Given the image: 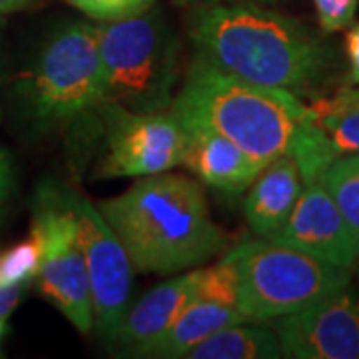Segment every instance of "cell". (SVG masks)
Wrapping results in <instances>:
<instances>
[{"label": "cell", "instance_id": "obj_1", "mask_svg": "<svg viewBox=\"0 0 359 359\" xmlns=\"http://www.w3.org/2000/svg\"><path fill=\"white\" fill-rule=\"evenodd\" d=\"M196 58L230 76L313 100L327 86L337 54L308 25L257 2L188 8Z\"/></svg>", "mask_w": 359, "mask_h": 359}, {"label": "cell", "instance_id": "obj_2", "mask_svg": "<svg viewBox=\"0 0 359 359\" xmlns=\"http://www.w3.org/2000/svg\"><path fill=\"white\" fill-rule=\"evenodd\" d=\"M134 271L180 273L228 248V233L210 214L200 180L162 172L142 176L116 198L98 202Z\"/></svg>", "mask_w": 359, "mask_h": 359}, {"label": "cell", "instance_id": "obj_3", "mask_svg": "<svg viewBox=\"0 0 359 359\" xmlns=\"http://www.w3.org/2000/svg\"><path fill=\"white\" fill-rule=\"evenodd\" d=\"M170 110L182 122L226 136L266 166L292 154L308 104L292 92L230 76L196 58Z\"/></svg>", "mask_w": 359, "mask_h": 359}, {"label": "cell", "instance_id": "obj_4", "mask_svg": "<svg viewBox=\"0 0 359 359\" xmlns=\"http://www.w3.org/2000/svg\"><path fill=\"white\" fill-rule=\"evenodd\" d=\"M13 98L34 134L72 128L98 114L106 80L96 25L78 20L56 26L16 78Z\"/></svg>", "mask_w": 359, "mask_h": 359}, {"label": "cell", "instance_id": "obj_5", "mask_svg": "<svg viewBox=\"0 0 359 359\" xmlns=\"http://www.w3.org/2000/svg\"><path fill=\"white\" fill-rule=\"evenodd\" d=\"M106 100L134 112H166L174 102L180 44L162 14L150 8L138 16L98 22Z\"/></svg>", "mask_w": 359, "mask_h": 359}, {"label": "cell", "instance_id": "obj_6", "mask_svg": "<svg viewBox=\"0 0 359 359\" xmlns=\"http://www.w3.org/2000/svg\"><path fill=\"white\" fill-rule=\"evenodd\" d=\"M238 271V309L248 321H273L351 283L339 268L292 245L262 238L226 254Z\"/></svg>", "mask_w": 359, "mask_h": 359}, {"label": "cell", "instance_id": "obj_7", "mask_svg": "<svg viewBox=\"0 0 359 359\" xmlns=\"http://www.w3.org/2000/svg\"><path fill=\"white\" fill-rule=\"evenodd\" d=\"M30 233L40 244V294L80 334H90L94 327L92 294L70 192L40 186L32 202Z\"/></svg>", "mask_w": 359, "mask_h": 359}, {"label": "cell", "instance_id": "obj_8", "mask_svg": "<svg viewBox=\"0 0 359 359\" xmlns=\"http://www.w3.org/2000/svg\"><path fill=\"white\" fill-rule=\"evenodd\" d=\"M98 118L104 130L98 178H142L182 166L186 132L172 110L134 112L104 100Z\"/></svg>", "mask_w": 359, "mask_h": 359}, {"label": "cell", "instance_id": "obj_9", "mask_svg": "<svg viewBox=\"0 0 359 359\" xmlns=\"http://www.w3.org/2000/svg\"><path fill=\"white\" fill-rule=\"evenodd\" d=\"M70 204L76 218L78 238L86 259L94 327L106 341L114 335L132 306V262L116 238L98 205L70 192Z\"/></svg>", "mask_w": 359, "mask_h": 359}, {"label": "cell", "instance_id": "obj_10", "mask_svg": "<svg viewBox=\"0 0 359 359\" xmlns=\"http://www.w3.org/2000/svg\"><path fill=\"white\" fill-rule=\"evenodd\" d=\"M271 327L283 358L359 359V292L347 283Z\"/></svg>", "mask_w": 359, "mask_h": 359}, {"label": "cell", "instance_id": "obj_11", "mask_svg": "<svg viewBox=\"0 0 359 359\" xmlns=\"http://www.w3.org/2000/svg\"><path fill=\"white\" fill-rule=\"evenodd\" d=\"M355 154H359V100L346 86L332 98H313L292 148L304 184L320 180L337 160Z\"/></svg>", "mask_w": 359, "mask_h": 359}, {"label": "cell", "instance_id": "obj_12", "mask_svg": "<svg viewBox=\"0 0 359 359\" xmlns=\"http://www.w3.org/2000/svg\"><path fill=\"white\" fill-rule=\"evenodd\" d=\"M269 240L297 248L339 268L359 264V248L341 210L320 180L306 182L290 219Z\"/></svg>", "mask_w": 359, "mask_h": 359}, {"label": "cell", "instance_id": "obj_13", "mask_svg": "<svg viewBox=\"0 0 359 359\" xmlns=\"http://www.w3.org/2000/svg\"><path fill=\"white\" fill-rule=\"evenodd\" d=\"M182 126L186 132L182 166L188 168L205 186L226 194H242L264 168V164L218 132L194 122H182Z\"/></svg>", "mask_w": 359, "mask_h": 359}, {"label": "cell", "instance_id": "obj_14", "mask_svg": "<svg viewBox=\"0 0 359 359\" xmlns=\"http://www.w3.org/2000/svg\"><path fill=\"white\" fill-rule=\"evenodd\" d=\"M194 287L196 269L178 273L150 290L142 299L130 306L112 344H118L126 355L134 358L142 347L152 344L174 323L182 309L194 299Z\"/></svg>", "mask_w": 359, "mask_h": 359}, {"label": "cell", "instance_id": "obj_15", "mask_svg": "<svg viewBox=\"0 0 359 359\" xmlns=\"http://www.w3.org/2000/svg\"><path fill=\"white\" fill-rule=\"evenodd\" d=\"M304 190V178L292 154H283L259 170L248 188L244 216L259 238H271L285 226Z\"/></svg>", "mask_w": 359, "mask_h": 359}, {"label": "cell", "instance_id": "obj_16", "mask_svg": "<svg viewBox=\"0 0 359 359\" xmlns=\"http://www.w3.org/2000/svg\"><path fill=\"white\" fill-rule=\"evenodd\" d=\"M245 316L233 306L214 304L192 299L186 308L182 309L174 323L164 334L152 344L142 347L134 358H156V359H176L184 358L196 344L210 337L224 327H230L236 323H242Z\"/></svg>", "mask_w": 359, "mask_h": 359}, {"label": "cell", "instance_id": "obj_17", "mask_svg": "<svg viewBox=\"0 0 359 359\" xmlns=\"http://www.w3.org/2000/svg\"><path fill=\"white\" fill-rule=\"evenodd\" d=\"M186 359H278L282 347L273 327L259 321H242L202 339L184 355Z\"/></svg>", "mask_w": 359, "mask_h": 359}, {"label": "cell", "instance_id": "obj_18", "mask_svg": "<svg viewBox=\"0 0 359 359\" xmlns=\"http://www.w3.org/2000/svg\"><path fill=\"white\" fill-rule=\"evenodd\" d=\"M320 182L341 210L359 248V154L337 160L323 172Z\"/></svg>", "mask_w": 359, "mask_h": 359}, {"label": "cell", "instance_id": "obj_19", "mask_svg": "<svg viewBox=\"0 0 359 359\" xmlns=\"http://www.w3.org/2000/svg\"><path fill=\"white\" fill-rule=\"evenodd\" d=\"M194 299L238 308V271L230 257L224 256L210 268L196 269Z\"/></svg>", "mask_w": 359, "mask_h": 359}, {"label": "cell", "instance_id": "obj_20", "mask_svg": "<svg viewBox=\"0 0 359 359\" xmlns=\"http://www.w3.org/2000/svg\"><path fill=\"white\" fill-rule=\"evenodd\" d=\"M40 268V244L30 233L26 240L0 252V287L28 285Z\"/></svg>", "mask_w": 359, "mask_h": 359}, {"label": "cell", "instance_id": "obj_21", "mask_svg": "<svg viewBox=\"0 0 359 359\" xmlns=\"http://www.w3.org/2000/svg\"><path fill=\"white\" fill-rule=\"evenodd\" d=\"M74 8L96 22H112L138 16L154 8L156 0H68Z\"/></svg>", "mask_w": 359, "mask_h": 359}, {"label": "cell", "instance_id": "obj_22", "mask_svg": "<svg viewBox=\"0 0 359 359\" xmlns=\"http://www.w3.org/2000/svg\"><path fill=\"white\" fill-rule=\"evenodd\" d=\"M313 6L323 34H332L353 25L359 0H313Z\"/></svg>", "mask_w": 359, "mask_h": 359}, {"label": "cell", "instance_id": "obj_23", "mask_svg": "<svg viewBox=\"0 0 359 359\" xmlns=\"http://www.w3.org/2000/svg\"><path fill=\"white\" fill-rule=\"evenodd\" d=\"M14 182H16V172H14L13 156L6 148H0V219L14 192Z\"/></svg>", "mask_w": 359, "mask_h": 359}, {"label": "cell", "instance_id": "obj_24", "mask_svg": "<svg viewBox=\"0 0 359 359\" xmlns=\"http://www.w3.org/2000/svg\"><path fill=\"white\" fill-rule=\"evenodd\" d=\"M346 54L349 62V86H359V25H351L346 28Z\"/></svg>", "mask_w": 359, "mask_h": 359}, {"label": "cell", "instance_id": "obj_25", "mask_svg": "<svg viewBox=\"0 0 359 359\" xmlns=\"http://www.w3.org/2000/svg\"><path fill=\"white\" fill-rule=\"evenodd\" d=\"M28 285H11V287H0V323H6V320L13 316V311L18 308L22 295Z\"/></svg>", "mask_w": 359, "mask_h": 359}, {"label": "cell", "instance_id": "obj_26", "mask_svg": "<svg viewBox=\"0 0 359 359\" xmlns=\"http://www.w3.org/2000/svg\"><path fill=\"white\" fill-rule=\"evenodd\" d=\"M180 6L194 8V6H202V4H218V2H257V4H273L278 0H174Z\"/></svg>", "mask_w": 359, "mask_h": 359}, {"label": "cell", "instance_id": "obj_27", "mask_svg": "<svg viewBox=\"0 0 359 359\" xmlns=\"http://www.w3.org/2000/svg\"><path fill=\"white\" fill-rule=\"evenodd\" d=\"M28 2H32V0H0V16L25 8Z\"/></svg>", "mask_w": 359, "mask_h": 359}, {"label": "cell", "instance_id": "obj_28", "mask_svg": "<svg viewBox=\"0 0 359 359\" xmlns=\"http://www.w3.org/2000/svg\"><path fill=\"white\" fill-rule=\"evenodd\" d=\"M346 90L355 98V100H359V86H349V84H346Z\"/></svg>", "mask_w": 359, "mask_h": 359}, {"label": "cell", "instance_id": "obj_29", "mask_svg": "<svg viewBox=\"0 0 359 359\" xmlns=\"http://www.w3.org/2000/svg\"><path fill=\"white\" fill-rule=\"evenodd\" d=\"M4 332H6V323H0V346H2V337H4Z\"/></svg>", "mask_w": 359, "mask_h": 359}, {"label": "cell", "instance_id": "obj_30", "mask_svg": "<svg viewBox=\"0 0 359 359\" xmlns=\"http://www.w3.org/2000/svg\"><path fill=\"white\" fill-rule=\"evenodd\" d=\"M358 276H359V266H358Z\"/></svg>", "mask_w": 359, "mask_h": 359}, {"label": "cell", "instance_id": "obj_31", "mask_svg": "<svg viewBox=\"0 0 359 359\" xmlns=\"http://www.w3.org/2000/svg\"><path fill=\"white\" fill-rule=\"evenodd\" d=\"M0 80H2V78H0Z\"/></svg>", "mask_w": 359, "mask_h": 359}]
</instances>
